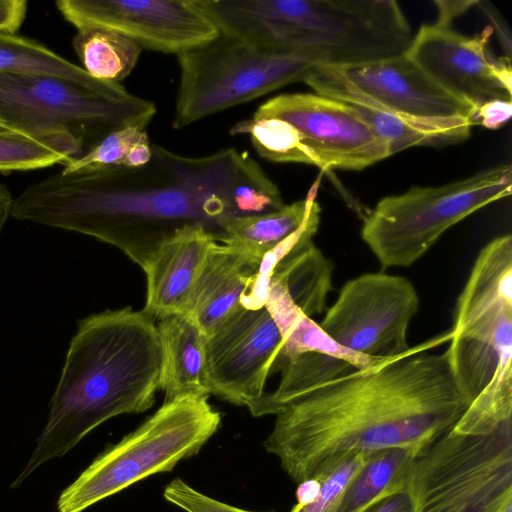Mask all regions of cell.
<instances>
[{"instance_id":"cell-7","label":"cell","mask_w":512,"mask_h":512,"mask_svg":"<svg viewBox=\"0 0 512 512\" xmlns=\"http://www.w3.org/2000/svg\"><path fill=\"white\" fill-rule=\"evenodd\" d=\"M221 424L207 396L163 405L136 430L99 454L60 494L59 512H83L97 502L197 454Z\"/></svg>"},{"instance_id":"cell-19","label":"cell","mask_w":512,"mask_h":512,"mask_svg":"<svg viewBox=\"0 0 512 512\" xmlns=\"http://www.w3.org/2000/svg\"><path fill=\"white\" fill-rule=\"evenodd\" d=\"M156 326L162 349L160 388L165 400L190 395L208 397L203 331L186 313L159 319Z\"/></svg>"},{"instance_id":"cell-34","label":"cell","mask_w":512,"mask_h":512,"mask_svg":"<svg viewBox=\"0 0 512 512\" xmlns=\"http://www.w3.org/2000/svg\"><path fill=\"white\" fill-rule=\"evenodd\" d=\"M363 512H414L411 497L407 491L382 498Z\"/></svg>"},{"instance_id":"cell-22","label":"cell","mask_w":512,"mask_h":512,"mask_svg":"<svg viewBox=\"0 0 512 512\" xmlns=\"http://www.w3.org/2000/svg\"><path fill=\"white\" fill-rule=\"evenodd\" d=\"M315 185L305 199L257 215L233 217L223 225L222 243L244 247L261 258L311 219L321 215Z\"/></svg>"},{"instance_id":"cell-25","label":"cell","mask_w":512,"mask_h":512,"mask_svg":"<svg viewBox=\"0 0 512 512\" xmlns=\"http://www.w3.org/2000/svg\"><path fill=\"white\" fill-rule=\"evenodd\" d=\"M0 74H48L81 82L96 78L42 43L0 33Z\"/></svg>"},{"instance_id":"cell-35","label":"cell","mask_w":512,"mask_h":512,"mask_svg":"<svg viewBox=\"0 0 512 512\" xmlns=\"http://www.w3.org/2000/svg\"><path fill=\"white\" fill-rule=\"evenodd\" d=\"M320 489V481L316 477H312L299 483L296 491V504L304 506L315 501L319 495Z\"/></svg>"},{"instance_id":"cell-8","label":"cell","mask_w":512,"mask_h":512,"mask_svg":"<svg viewBox=\"0 0 512 512\" xmlns=\"http://www.w3.org/2000/svg\"><path fill=\"white\" fill-rule=\"evenodd\" d=\"M180 80L172 126L246 103L285 85L303 81L322 65L304 52L257 46L219 34L177 55Z\"/></svg>"},{"instance_id":"cell-9","label":"cell","mask_w":512,"mask_h":512,"mask_svg":"<svg viewBox=\"0 0 512 512\" xmlns=\"http://www.w3.org/2000/svg\"><path fill=\"white\" fill-rule=\"evenodd\" d=\"M511 193L510 164L438 187L415 186L381 199L364 216L361 238L382 269L409 267L453 225Z\"/></svg>"},{"instance_id":"cell-36","label":"cell","mask_w":512,"mask_h":512,"mask_svg":"<svg viewBox=\"0 0 512 512\" xmlns=\"http://www.w3.org/2000/svg\"><path fill=\"white\" fill-rule=\"evenodd\" d=\"M12 202L13 197L9 188L4 183L0 182V237L10 217Z\"/></svg>"},{"instance_id":"cell-26","label":"cell","mask_w":512,"mask_h":512,"mask_svg":"<svg viewBox=\"0 0 512 512\" xmlns=\"http://www.w3.org/2000/svg\"><path fill=\"white\" fill-rule=\"evenodd\" d=\"M232 135L247 134L257 153L272 162L312 165L298 131L278 118H250L236 123Z\"/></svg>"},{"instance_id":"cell-2","label":"cell","mask_w":512,"mask_h":512,"mask_svg":"<svg viewBox=\"0 0 512 512\" xmlns=\"http://www.w3.org/2000/svg\"><path fill=\"white\" fill-rule=\"evenodd\" d=\"M451 331L369 369H355L286 404L264 442L297 484L349 452L403 447L417 454L449 432L469 403L448 358L430 350Z\"/></svg>"},{"instance_id":"cell-13","label":"cell","mask_w":512,"mask_h":512,"mask_svg":"<svg viewBox=\"0 0 512 512\" xmlns=\"http://www.w3.org/2000/svg\"><path fill=\"white\" fill-rule=\"evenodd\" d=\"M253 118H278L300 134L312 165L322 170H362L389 157L387 145L346 103L312 93L273 97Z\"/></svg>"},{"instance_id":"cell-15","label":"cell","mask_w":512,"mask_h":512,"mask_svg":"<svg viewBox=\"0 0 512 512\" xmlns=\"http://www.w3.org/2000/svg\"><path fill=\"white\" fill-rule=\"evenodd\" d=\"M282 342L264 307L239 305L205 340V386L208 394L247 408L264 393Z\"/></svg>"},{"instance_id":"cell-16","label":"cell","mask_w":512,"mask_h":512,"mask_svg":"<svg viewBox=\"0 0 512 512\" xmlns=\"http://www.w3.org/2000/svg\"><path fill=\"white\" fill-rule=\"evenodd\" d=\"M490 26L474 36L423 24L406 55L436 84L476 110L491 101L512 102L511 59L488 48Z\"/></svg>"},{"instance_id":"cell-20","label":"cell","mask_w":512,"mask_h":512,"mask_svg":"<svg viewBox=\"0 0 512 512\" xmlns=\"http://www.w3.org/2000/svg\"><path fill=\"white\" fill-rule=\"evenodd\" d=\"M347 104V103H346ZM388 148L389 155L418 146L441 147L469 138L471 117L423 118L348 104Z\"/></svg>"},{"instance_id":"cell-37","label":"cell","mask_w":512,"mask_h":512,"mask_svg":"<svg viewBox=\"0 0 512 512\" xmlns=\"http://www.w3.org/2000/svg\"><path fill=\"white\" fill-rule=\"evenodd\" d=\"M1 129V128H0Z\"/></svg>"},{"instance_id":"cell-5","label":"cell","mask_w":512,"mask_h":512,"mask_svg":"<svg viewBox=\"0 0 512 512\" xmlns=\"http://www.w3.org/2000/svg\"><path fill=\"white\" fill-rule=\"evenodd\" d=\"M444 352L469 406L452 428L487 435L512 420V235L479 252L457 298Z\"/></svg>"},{"instance_id":"cell-32","label":"cell","mask_w":512,"mask_h":512,"mask_svg":"<svg viewBox=\"0 0 512 512\" xmlns=\"http://www.w3.org/2000/svg\"><path fill=\"white\" fill-rule=\"evenodd\" d=\"M512 102L491 101L476 110L478 124L488 129H498L511 117Z\"/></svg>"},{"instance_id":"cell-31","label":"cell","mask_w":512,"mask_h":512,"mask_svg":"<svg viewBox=\"0 0 512 512\" xmlns=\"http://www.w3.org/2000/svg\"><path fill=\"white\" fill-rule=\"evenodd\" d=\"M26 0H0V33L17 34L27 14Z\"/></svg>"},{"instance_id":"cell-21","label":"cell","mask_w":512,"mask_h":512,"mask_svg":"<svg viewBox=\"0 0 512 512\" xmlns=\"http://www.w3.org/2000/svg\"><path fill=\"white\" fill-rule=\"evenodd\" d=\"M333 271L332 261L315 246L312 236H306L275 265L270 281L281 285L293 303L312 318L327 310Z\"/></svg>"},{"instance_id":"cell-23","label":"cell","mask_w":512,"mask_h":512,"mask_svg":"<svg viewBox=\"0 0 512 512\" xmlns=\"http://www.w3.org/2000/svg\"><path fill=\"white\" fill-rule=\"evenodd\" d=\"M417 453L403 447L374 450L345 489L335 512H363L391 494L405 492Z\"/></svg>"},{"instance_id":"cell-17","label":"cell","mask_w":512,"mask_h":512,"mask_svg":"<svg viewBox=\"0 0 512 512\" xmlns=\"http://www.w3.org/2000/svg\"><path fill=\"white\" fill-rule=\"evenodd\" d=\"M215 242V236L197 224L186 225L165 240L143 268L147 278L143 310L155 320L184 313Z\"/></svg>"},{"instance_id":"cell-24","label":"cell","mask_w":512,"mask_h":512,"mask_svg":"<svg viewBox=\"0 0 512 512\" xmlns=\"http://www.w3.org/2000/svg\"><path fill=\"white\" fill-rule=\"evenodd\" d=\"M72 44L83 70L98 80L113 83L132 72L142 51L124 35L98 26L77 29Z\"/></svg>"},{"instance_id":"cell-4","label":"cell","mask_w":512,"mask_h":512,"mask_svg":"<svg viewBox=\"0 0 512 512\" xmlns=\"http://www.w3.org/2000/svg\"><path fill=\"white\" fill-rule=\"evenodd\" d=\"M219 34L347 67L394 58L413 40L394 0H197Z\"/></svg>"},{"instance_id":"cell-6","label":"cell","mask_w":512,"mask_h":512,"mask_svg":"<svg viewBox=\"0 0 512 512\" xmlns=\"http://www.w3.org/2000/svg\"><path fill=\"white\" fill-rule=\"evenodd\" d=\"M156 112L152 101L130 94L119 83L0 74V128L54 150L65 165L114 131L145 130Z\"/></svg>"},{"instance_id":"cell-30","label":"cell","mask_w":512,"mask_h":512,"mask_svg":"<svg viewBox=\"0 0 512 512\" xmlns=\"http://www.w3.org/2000/svg\"><path fill=\"white\" fill-rule=\"evenodd\" d=\"M164 498L187 512H252L215 500L192 488L182 479H174L164 490Z\"/></svg>"},{"instance_id":"cell-1","label":"cell","mask_w":512,"mask_h":512,"mask_svg":"<svg viewBox=\"0 0 512 512\" xmlns=\"http://www.w3.org/2000/svg\"><path fill=\"white\" fill-rule=\"evenodd\" d=\"M283 205L277 185L245 152L188 157L152 143L142 166L61 170L29 185L13 198L10 217L96 238L143 269L186 225H201L221 242L226 220Z\"/></svg>"},{"instance_id":"cell-18","label":"cell","mask_w":512,"mask_h":512,"mask_svg":"<svg viewBox=\"0 0 512 512\" xmlns=\"http://www.w3.org/2000/svg\"><path fill=\"white\" fill-rule=\"evenodd\" d=\"M260 262V256L244 247L213 244L184 312L205 337L240 305V297L258 272Z\"/></svg>"},{"instance_id":"cell-28","label":"cell","mask_w":512,"mask_h":512,"mask_svg":"<svg viewBox=\"0 0 512 512\" xmlns=\"http://www.w3.org/2000/svg\"><path fill=\"white\" fill-rule=\"evenodd\" d=\"M369 452H349L330 459L313 476L320 481L318 497L310 504H296L291 512H335L350 481L364 464Z\"/></svg>"},{"instance_id":"cell-11","label":"cell","mask_w":512,"mask_h":512,"mask_svg":"<svg viewBox=\"0 0 512 512\" xmlns=\"http://www.w3.org/2000/svg\"><path fill=\"white\" fill-rule=\"evenodd\" d=\"M419 305L418 292L407 278L364 273L342 286L319 326L346 349L372 358H395L411 348L408 328Z\"/></svg>"},{"instance_id":"cell-14","label":"cell","mask_w":512,"mask_h":512,"mask_svg":"<svg viewBox=\"0 0 512 512\" xmlns=\"http://www.w3.org/2000/svg\"><path fill=\"white\" fill-rule=\"evenodd\" d=\"M55 5L76 29L108 28L142 49L162 53L178 55L219 35L195 0H59Z\"/></svg>"},{"instance_id":"cell-27","label":"cell","mask_w":512,"mask_h":512,"mask_svg":"<svg viewBox=\"0 0 512 512\" xmlns=\"http://www.w3.org/2000/svg\"><path fill=\"white\" fill-rule=\"evenodd\" d=\"M151 157L152 143L146 131L130 127L110 133L81 158L65 165L62 171L83 167H138L148 163Z\"/></svg>"},{"instance_id":"cell-29","label":"cell","mask_w":512,"mask_h":512,"mask_svg":"<svg viewBox=\"0 0 512 512\" xmlns=\"http://www.w3.org/2000/svg\"><path fill=\"white\" fill-rule=\"evenodd\" d=\"M66 164V159L54 150L22 134L0 129V172L42 169Z\"/></svg>"},{"instance_id":"cell-3","label":"cell","mask_w":512,"mask_h":512,"mask_svg":"<svg viewBox=\"0 0 512 512\" xmlns=\"http://www.w3.org/2000/svg\"><path fill=\"white\" fill-rule=\"evenodd\" d=\"M162 349L155 319L130 307L80 319L69 343L46 423L11 487L64 456L88 433L121 414L152 407Z\"/></svg>"},{"instance_id":"cell-10","label":"cell","mask_w":512,"mask_h":512,"mask_svg":"<svg viewBox=\"0 0 512 512\" xmlns=\"http://www.w3.org/2000/svg\"><path fill=\"white\" fill-rule=\"evenodd\" d=\"M406 491L414 512H512V420L487 435L451 429L415 456Z\"/></svg>"},{"instance_id":"cell-12","label":"cell","mask_w":512,"mask_h":512,"mask_svg":"<svg viewBox=\"0 0 512 512\" xmlns=\"http://www.w3.org/2000/svg\"><path fill=\"white\" fill-rule=\"evenodd\" d=\"M304 82L316 94L384 112L476 119L472 105L442 89L406 54L356 66L319 65Z\"/></svg>"},{"instance_id":"cell-33","label":"cell","mask_w":512,"mask_h":512,"mask_svg":"<svg viewBox=\"0 0 512 512\" xmlns=\"http://www.w3.org/2000/svg\"><path fill=\"white\" fill-rule=\"evenodd\" d=\"M477 0H437L434 4L438 9V19L435 25L451 28L453 20L464 14L469 8L477 5Z\"/></svg>"}]
</instances>
